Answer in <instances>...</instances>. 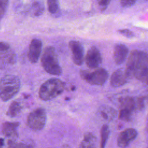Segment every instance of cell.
<instances>
[{"label":"cell","instance_id":"ba28073f","mask_svg":"<svg viewBox=\"0 0 148 148\" xmlns=\"http://www.w3.org/2000/svg\"><path fill=\"white\" fill-rule=\"evenodd\" d=\"M69 47L73 62L77 65H81L84 61V49L82 45L79 41L71 40L69 43Z\"/></svg>","mask_w":148,"mask_h":148},{"label":"cell","instance_id":"3957f363","mask_svg":"<svg viewBox=\"0 0 148 148\" xmlns=\"http://www.w3.org/2000/svg\"><path fill=\"white\" fill-rule=\"evenodd\" d=\"M19 78L13 75H7L0 79V98L7 101L15 96L20 88Z\"/></svg>","mask_w":148,"mask_h":148},{"label":"cell","instance_id":"f1b7e54d","mask_svg":"<svg viewBox=\"0 0 148 148\" xmlns=\"http://www.w3.org/2000/svg\"><path fill=\"white\" fill-rule=\"evenodd\" d=\"M145 1H148V0H145Z\"/></svg>","mask_w":148,"mask_h":148},{"label":"cell","instance_id":"ffe728a7","mask_svg":"<svg viewBox=\"0 0 148 148\" xmlns=\"http://www.w3.org/2000/svg\"><path fill=\"white\" fill-rule=\"evenodd\" d=\"M110 133V130L108 125L107 124H104L102 125L101 129V142L100 146L101 148L105 147L106 142L108 140L109 135Z\"/></svg>","mask_w":148,"mask_h":148},{"label":"cell","instance_id":"2e32d148","mask_svg":"<svg viewBox=\"0 0 148 148\" xmlns=\"http://www.w3.org/2000/svg\"><path fill=\"white\" fill-rule=\"evenodd\" d=\"M96 136L91 132H87L84 134L79 147L82 148H91L95 147L96 144Z\"/></svg>","mask_w":148,"mask_h":148},{"label":"cell","instance_id":"83f0119b","mask_svg":"<svg viewBox=\"0 0 148 148\" xmlns=\"http://www.w3.org/2000/svg\"><path fill=\"white\" fill-rule=\"evenodd\" d=\"M147 132H148V123H147Z\"/></svg>","mask_w":148,"mask_h":148},{"label":"cell","instance_id":"484cf974","mask_svg":"<svg viewBox=\"0 0 148 148\" xmlns=\"http://www.w3.org/2000/svg\"><path fill=\"white\" fill-rule=\"evenodd\" d=\"M136 106L138 110H142L145 107V99L143 97L136 98Z\"/></svg>","mask_w":148,"mask_h":148},{"label":"cell","instance_id":"5b68a950","mask_svg":"<svg viewBox=\"0 0 148 148\" xmlns=\"http://www.w3.org/2000/svg\"><path fill=\"white\" fill-rule=\"evenodd\" d=\"M80 75L83 80L90 84L101 86L106 82L109 74L106 69L97 68L92 71L82 70Z\"/></svg>","mask_w":148,"mask_h":148},{"label":"cell","instance_id":"6da1fadb","mask_svg":"<svg viewBox=\"0 0 148 148\" xmlns=\"http://www.w3.org/2000/svg\"><path fill=\"white\" fill-rule=\"evenodd\" d=\"M128 77H134L148 85V53L138 50L129 54L125 70Z\"/></svg>","mask_w":148,"mask_h":148},{"label":"cell","instance_id":"7402d4cb","mask_svg":"<svg viewBox=\"0 0 148 148\" xmlns=\"http://www.w3.org/2000/svg\"><path fill=\"white\" fill-rule=\"evenodd\" d=\"M9 4L8 0H0V21L4 16Z\"/></svg>","mask_w":148,"mask_h":148},{"label":"cell","instance_id":"603a6c76","mask_svg":"<svg viewBox=\"0 0 148 148\" xmlns=\"http://www.w3.org/2000/svg\"><path fill=\"white\" fill-rule=\"evenodd\" d=\"M118 32L121 34L122 35L127 37V38H132L134 36V32L131 31H130V29H119L118 31Z\"/></svg>","mask_w":148,"mask_h":148},{"label":"cell","instance_id":"9a60e30c","mask_svg":"<svg viewBox=\"0 0 148 148\" xmlns=\"http://www.w3.org/2000/svg\"><path fill=\"white\" fill-rule=\"evenodd\" d=\"M120 109L134 113L137 110L136 98L131 97L121 98L120 99Z\"/></svg>","mask_w":148,"mask_h":148},{"label":"cell","instance_id":"277c9868","mask_svg":"<svg viewBox=\"0 0 148 148\" xmlns=\"http://www.w3.org/2000/svg\"><path fill=\"white\" fill-rule=\"evenodd\" d=\"M41 63L46 72L53 75H60L62 68L59 64L56 49L52 46L47 47L42 56Z\"/></svg>","mask_w":148,"mask_h":148},{"label":"cell","instance_id":"7c38bea8","mask_svg":"<svg viewBox=\"0 0 148 148\" xmlns=\"http://www.w3.org/2000/svg\"><path fill=\"white\" fill-rule=\"evenodd\" d=\"M16 61V55L9 49L0 52V69L13 65Z\"/></svg>","mask_w":148,"mask_h":148},{"label":"cell","instance_id":"4fadbf2b","mask_svg":"<svg viewBox=\"0 0 148 148\" xmlns=\"http://www.w3.org/2000/svg\"><path fill=\"white\" fill-rule=\"evenodd\" d=\"M128 48L123 44H117L114 48L113 58L115 63L120 65L124 62L127 57Z\"/></svg>","mask_w":148,"mask_h":148},{"label":"cell","instance_id":"d6986e66","mask_svg":"<svg viewBox=\"0 0 148 148\" xmlns=\"http://www.w3.org/2000/svg\"><path fill=\"white\" fill-rule=\"evenodd\" d=\"M22 109V106L20 102L13 101L9 106L6 114L10 117H14L19 114Z\"/></svg>","mask_w":148,"mask_h":148},{"label":"cell","instance_id":"52a82bcc","mask_svg":"<svg viewBox=\"0 0 148 148\" xmlns=\"http://www.w3.org/2000/svg\"><path fill=\"white\" fill-rule=\"evenodd\" d=\"M102 58L99 50L95 47H90L86 54L85 57L86 64L90 69H95L101 64Z\"/></svg>","mask_w":148,"mask_h":148},{"label":"cell","instance_id":"e0dca14e","mask_svg":"<svg viewBox=\"0 0 148 148\" xmlns=\"http://www.w3.org/2000/svg\"><path fill=\"white\" fill-rule=\"evenodd\" d=\"M99 114L104 119L107 121L113 120L117 116L116 110L110 106H104L99 109Z\"/></svg>","mask_w":148,"mask_h":148},{"label":"cell","instance_id":"4316f807","mask_svg":"<svg viewBox=\"0 0 148 148\" xmlns=\"http://www.w3.org/2000/svg\"><path fill=\"white\" fill-rule=\"evenodd\" d=\"M10 49V46L6 42H0V52L7 50Z\"/></svg>","mask_w":148,"mask_h":148},{"label":"cell","instance_id":"ac0fdd59","mask_svg":"<svg viewBox=\"0 0 148 148\" xmlns=\"http://www.w3.org/2000/svg\"><path fill=\"white\" fill-rule=\"evenodd\" d=\"M45 10L43 3L40 1H34L30 8L31 14L34 16H39L41 15Z\"/></svg>","mask_w":148,"mask_h":148},{"label":"cell","instance_id":"f546056e","mask_svg":"<svg viewBox=\"0 0 148 148\" xmlns=\"http://www.w3.org/2000/svg\"><path fill=\"white\" fill-rule=\"evenodd\" d=\"M147 100H148V97H147Z\"/></svg>","mask_w":148,"mask_h":148},{"label":"cell","instance_id":"9c48e42d","mask_svg":"<svg viewBox=\"0 0 148 148\" xmlns=\"http://www.w3.org/2000/svg\"><path fill=\"white\" fill-rule=\"evenodd\" d=\"M138 132L134 128H130L123 131L117 140V146L120 147H127L137 136Z\"/></svg>","mask_w":148,"mask_h":148},{"label":"cell","instance_id":"cb8c5ba5","mask_svg":"<svg viewBox=\"0 0 148 148\" xmlns=\"http://www.w3.org/2000/svg\"><path fill=\"white\" fill-rule=\"evenodd\" d=\"M97 2L101 10L104 11L108 6L110 0H97Z\"/></svg>","mask_w":148,"mask_h":148},{"label":"cell","instance_id":"30bf717a","mask_svg":"<svg viewBox=\"0 0 148 148\" xmlns=\"http://www.w3.org/2000/svg\"><path fill=\"white\" fill-rule=\"evenodd\" d=\"M42 42L38 39H34L31 40L28 51L29 61L33 64L38 62L42 53Z\"/></svg>","mask_w":148,"mask_h":148},{"label":"cell","instance_id":"7a4b0ae2","mask_svg":"<svg viewBox=\"0 0 148 148\" xmlns=\"http://www.w3.org/2000/svg\"><path fill=\"white\" fill-rule=\"evenodd\" d=\"M65 84L57 78H51L45 82L40 86L39 96L43 101L51 100L62 93Z\"/></svg>","mask_w":148,"mask_h":148},{"label":"cell","instance_id":"5bb4252c","mask_svg":"<svg viewBox=\"0 0 148 148\" xmlns=\"http://www.w3.org/2000/svg\"><path fill=\"white\" fill-rule=\"evenodd\" d=\"M18 126V122H5L2 124V132L7 138H16L17 136V129Z\"/></svg>","mask_w":148,"mask_h":148},{"label":"cell","instance_id":"d4e9b609","mask_svg":"<svg viewBox=\"0 0 148 148\" xmlns=\"http://www.w3.org/2000/svg\"><path fill=\"white\" fill-rule=\"evenodd\" d=\"M137 0H120L121 6L123 8H129L134 5Z\"/></svg>","mask_w":148,"mask_h":148},{"label":"cell","instance_id":"44dd1931","mask_svg":"<svg viewBox=\"0 0 148 148\" xmlns=\"http://www.w3.org/2000/svg\"><path fill=\"white\" fill-rule=\"evenodd\" d=\"M47 6L49 12L51 14H56L59 10L58 0H47Z\"/></svg>","mask_w":148,"mask_h":148},{"label":"cell","instance_id":"8fae6325","mask_svg":"<svg viewBox=\"0 0 148 148\" xmlns=\"http://www.w3.org/2000/svg\"><path fill=\"white\" fill-rule=\"evenodd\" d=\"M129 77L125 71L119 69L115 71L112 75L110 79V85L113 87H119L125 84Z\"/></svg>","mask_w":148,"mask_h":148},{"label":"cell","instance_id":"8992f818","mask_svg":"<svg viewBox=\"0 0 148 148\" xmlns=\"http://www.w3.org/2000/svg\"><path fill=\"white\" fill-rule=\"evenodd\" d=\"M46 114L43 108H37L32 111L27 117V125L34 131H39L45 127Z\"/></svg>","mask_w":148,"mask_h":148}]
</instances>
